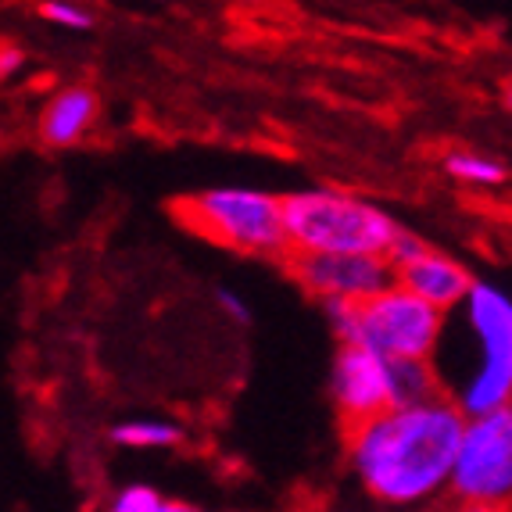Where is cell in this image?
<instances>
[{"label":"cell","mask_w":512,"mask_h":512,"mask_svg":"<svg viewBox=\"0 0 512 512\" xmlns=\"http://www.w3.org/2000/svg\"><path fill=\"white\" fill-rule=\"evenodd\" d=\"M101 115V97L90 83L61 86L51 101L43 104L40 115V137L51 147H72L94 129Z\"/></svg>","instance_id":"10"},{"label":"cell","mask_w":512,"mask_h":512,"mask_svg":"<svg viewBox=\"0 0 512 512\" xmlns=\"http://www.w3.org/2000/svg\"><path fill=\"white\" fill-rule=\"evenodd\" d=\"M287 255H384L402 230L387 208L337 187H305L280 197Z\"/></svg>","instance_id":"2"},{"label":"cell","mask_w":512,"mask_h":512,"mask_svg":"<svg viewBox=\"0 0 512 512\" xmlns=\"http://www.w3.org/2000/svg\"><path fill=\"white\" fill-rule=\"evenodd\" d=\"M176 215L187 230L201 233L219 248L240 255L280 258L287 255L283 244L280 197L255 187H212L194 197H183Z\"/></svg>","instance_id":"5"},{"label":"cell","mask_w":512,"mask_h":512,"mask_svg":"<svg viewBox=\"0 0 512 512\" xmlns=\"http://www.w3.org/2000/svg\"><path fill=\"white\" fill-rule=\"evenodd\" d=\"M448 491L455 502L509 505L512 495V412L498 409L466 419L455 448Z\"/></svg>","instance_id":"6"},{"label":"cell","mask_w":512,"mask_h":512,"mask_svg":"<svg viewBox=\"0 0 512 512\" xmlns=\"http://www.w3.org/2000/svg\"><path fill=\"white\" fill-rule=\"evenodd\" d=\"M466 416L444 394L398 405L348 427V462L366 495L391 509H419L448 491Z\"/></svg>","instance_id":"1"},{"label":"cell","mask_w":512,"mask_h":512,"mask_svg":"<svg viewBox=\"0 0 512 512\" xmlns=\"http://www.w3.org/2000/svg\"><path fill=\"white\" fill-rule=\"evenodd\" d=\"M165 498L147 484H129L119 487L108 502V512H162Z\"/></svg>","instance_id":"14"},{"label":"cell","mask_w":512,"mask_h":512,"mask_svg":"<svg viewBox=\"0 0 512 512\" xmlns=\"http://www.w3.org/2000/svg\"><path fill=\"white\" fill-rule=\"evenodd\" d=\"M330 398L348 427L391 409V362L362 344H341L330 369Z\"/></svg>","instance_id":"8"},{"label":"cell","mask_w":512,"mask_h":512,"mask_svg":"<svg viewBox=\"0 0 512 512\" xmlns=\"http://www.w3.org/2000/svg\"><path fill=\"white\" fill-rule=\"evenodd\" d=\"M430 244L423 237H416V233H409L402 226V230L394 233V240L391 244H387V251H384V258H387V265H391V269H398V265H405V262H412V258L416 255H423V251H427Z\"/></svg>","instance_id":"15"},{"label":"cell","mask_w":512,"mask_h":512,"mask_svg":"<svg viewBox=\"0 0 512 512\" xmlns=\"http://www.w3.org/2000/svg\"><path fill=\"white\" fill-rule=\"evenodd\" d=\"M394 283L448 316V312H455V308L462 305L473 276H470V269H466L462 262H455L452 255H444V251H437V248H427L423 255L412 258V262L394 269Z\"/></svg>","instance_id":"9"},{"label":"cell","mask_w":512,"mask_h":512,"mask_svg":"<svg viewBox=\"0 0 512 512\" xmlns=\"http://www.w3.org/2000/svg\"><path fill=\"white\" fill-rule=\"evenodd\" d=\"M215 301H219V308L233 319V323H251V305L244 294L230 291V287H219V291H215Z\"/></svg>","instance_id":"16"},{"label":"cell","mask_w":512,"mask_h":512,"mask_svg":"<svg viewBox=\"0 0 512 512\" xmlns=\"http://www.w3.org/2000/svg\"><path fill=\"white\" fill-rule=\"evenodd\" d=\"M294 280L319 301L359 305L394 283L384 255H291Z\"/></svg>","instance_id":"7"},{"label":"cell","mask_w":512,"mask_h":512,"mask_svg":"<svg viewBox=\"0 0 512 512\" xmlns=\"http://www.w3.org/2000/svg\"><path fill=\"white\" fill-rule=\"evenodd\" d=\"M40 18H47L51 26L72 29V33H86V29H94V11L83 8L79 0H43Z\"/></svg>","instance_id":"13"},{"label":"cell","mask_w":512,"mask_h":512,"mask_svg":"<svg viewBox=\"0 0 512 512\" xmlns=\"http://www.w3.org/2000/svg\"><path fill=\"white\" fill-rule=\"evenodd\" d=\"M452 512H509V505H477V502H459Z\"/></svg>","instance_id":"18"},{"label":"cell","mask_w":512,"mask_h":512,"mask_svg":"<svg viewBox=\"0 0 512 512\" xmlns=\"http://www.w3.org/2000/svg\"><path fill=\"white\" fill-rule=\"evenodd\" d=\"M111 441L133 452H158V448H176L183 441V430L169 419H122L111 427Z\"/></svg>","instance_id":"12"},{"label":"cell","mask_w":512,"mask_h":512,"mask_svg":"<svg viewBox=\"0 0 512 512\" xmlns=\"http://www.w3.org/2000/svg\"><path fill=\"white\" fill-rule=\"evenodd\" d=\"M448 316L466 326L473 341V362L462 369L444 398L466 419L509 409L512 398V298L505 287L473 280L462 305Z\"/></svg>","instance_id":"3"},{"label":"cell","mask_w":512,"mask_h":512,"mask_svg":"<svg viewBox=\"0 0 512 512\" xmlns=\"http://www.w3.org/2000/svg\"><path fill=\"white\" fill-rule=\"evenodd\" d=\"M22 65H26V54H22V47H0V79L15 76Z\"/></svg>","instance_id":"17"},{"label":"cell","mask_w":512,"mask_h":512,"mask_svg":"<svg viewBox=\"0 0 512 512\" xmlns=\"http://www.w3.org/2000/svg\"><path fill=\"white\" fill-rule=\"evenodd\" d=\"M162 512H208V509H201V505H194V502H169V498H165Z\"/></svg>","instance_id":"19"},{"label":"cell","mask_w":512,"mask_h":512,"mask_svg":"<svg viewBox=\"0 0 512 512\" xmlns=\"http://www.w3.org/2000/svg\"><path fill=\"white\" fill-rule=\"evenodd\" d=\"M444 172L455 183H462V187H477V190H495L509 180V169L498 158L480 151H448L444 154Z\"/></svg>","instance_id":"11"},{"label":"cell","mask_w":512,"mask_h":512,"mask_svg":"<svg viewBox=\"0 0 512 512\" xmlns=\"http://www.w3.org/2000/svg\"><path fill=\"white\" fill-rule=\"evenodd\" d=\"M330 330L341 344H362V348L384 355V359H427L434 355L444 330V312L419 301L405 287L391 283L387 291L373 294L369 301L348 305V301H323Z\"/></svg>","instance_id":"4"}]
</instances>
